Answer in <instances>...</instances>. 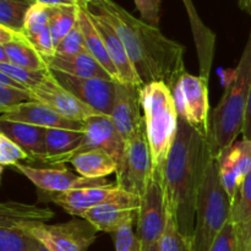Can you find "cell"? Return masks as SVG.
Instances as JSON below:
<instances>
[{
    "mask_svg": "<svg viewBox=\"0 0 251 251\" xmlns=\"http://www.w3.org/2000/svg\"><path fill=\"white\" fill-rule=\"evenodd\" d=\"M83 51H87L85 38H83V33L81 31L80 25H78V22H76L74 28L56 46L55 55H76V54L83 53Z\"/></svg>",
    "mask_w": 251,
    "mask_h": 251,
    "instance_id": "obj_35",
    "label": "cell"
},
{
    "mask_svg": "<svg viewBox=\"0 0 251 251\" xmlns=\"http://www.w3.org/2000/svg\"><path fill=\"white\" fill-rule=\"evenodd\" d=\"M172 93L179 119L208 137L211 117L208 81L185 71L172 88Z\"/></svg>",
    "mask_w": 251,
    "mask_h": 251,
    "instance_id": "obj_7",
    "label": "cell"
},
{
    "mask_svg": "<svg viewBox=\"0 0 251 251\" xmlns=\"http://www.w3.org/2000/svg\"><path fill=\"white\" fill-rule=\"evenodd\" d=\"M75 1H76V5H77V6L87 7V6H90L93 1H96V0H75Z\"/></svg>",
    "mask_w": 251,
    "mask_h": 251,
    "instance_id": "obj_45",
    "label": "cell"
},
{
    "mask_svg": "<svg viewBox=\"0 0 251 251\" xmlns=\"http://www.w3.org/2000/svg\"><path fill=\"white\" fill-rule=\"evenodd\" d=\"M240 9L251 15V0H239Z\"/></svg>",
    "mask_w": 251,
    "mask_h": 251,
    "instance_id": "obj_44",
    "label": "cell"
},
{
    "mask_svg": "<svg viewBox=\"0 0 251 251\" xmlns=\"http://www.w3.org/2000/svg\"><path fill=\"white\" fill-rule=\"evenodd\" d=\"M36 0H0V26L24 32L25 21Z\"/></svg>",
    "mask_w": 251,
    "mask_h": 251,
    "instance_id": "obj_28",
    "label": "cell"
},
{
    "mask_svg": "<svg viewBox=\"0 0 251 251\" xmlns=\"http://www.w3.org/2000/svg\"><path fill=\"white\" fill-rule=\"evenodd\" d=\"M83 139L82 130L70 129H47L46 147L47 158L44 163L48 164L53 159L75 151Z\"/></svg>",
    "mask_w": 251,
    "mask_h": 251,
    "instance_id": "obj_27",
    "label": "cell"
},
{
    "mask_svg": "<svg viewBox=\"0 0 251 251\" xmlns=\"http://www.w3.org/2000/svg\"><path fill=\"white\" fill-rule=\"evenodd\" d=\"M90 15L92 17L93 24L97 27L100 36H102L108 54H109L110 59H112L113 64L117 69L119 82L125 83V85L142 87L144 82L141 81L140 76L137 75L131 60H130L126 48H125L124 43H123L122 38L117 33V31L113 28V26L108 22L104 15H102L100 12L92 11L90 9Z\"/></svg>",
    "mask_w": 251,
    "mask_h": 251,
    "instance_id": "obj_18",
    "label": "cell"
},
{
    "mask_svg": "<svg viewBox=\"0 0 251 251\" xmlns=\"http://www.w3.org/2000/svg\"><path fill=\"white\" fill-rule=\"evenodd\" d=\"M77 22L81 27V31L83 33V38H85L86 49L88 53L108 71L110 76L114 78L115 81L119 82V76H118V71L115 69L114 64H113L112 59H110L109 54H108L107 48L104 46L102 36L98 32L97 27L95 26L92 21V17L90 15V7H82L78 6V14H77Z\"/></svg>",
    "mask_w": 251,
    "mask_h": 251,
    "instance_id": "obj_24",
    "label": "cell"
},
{
    "mask_svg": "<svg viewBox=\"0 0 251 251\" xmlns=\"http://www.w3.org/2000/svg\"><path fill=\"white\" fill-rule=\"evenodd\" d=\"M98 230L83 218L56 225H42L31 230L34 239L50 251H87L97 239Z\"/></svg>",
    "mask_w": 251,
    "mask_h": 251,
    "instance_id": "obj_11",
    "label": "cell"
},
{
    "mask_svg": "<svg viewBox=\"0 0 251 251\" xmlns=\"http://www.w3.org/2000/svg\"><path fill=\"white\" fill-rule=\"evenodd\" d=\"M34 100L41 102L66 119L83 123L88 118L102 115L90 105L81 102L55 78L49 69L47 77L29 90Z\"/></svg>",
    "mask_w": 251,
    "mask_h": 251,
    "instance_id": "obj_14",
    "label": "cell"
},
{
    "mask_svg": "<svg viewBox=\"0 0 251 251\" xmlns=\"http://www.w3.org/2000/svg\"><path fill=\"white\" fill-rule=\"evenodd\" d=\"M48 71L49 69H46V70H31V69L12 65L10 63H0V73L6 74L7 76L19 81L27 90H31L32 87L41 83L47 77Z\"/></svg>",
    "mask_w": 251,
    "mask_h": 251,
    "instance_id": "obj_33",
    "label": "cell"
},
{
    "mask_svg": "<svg viewBox=\"0 0 251 251\" xmlns=\"http://www.w3.org/2000/svg\"><path fill=\"white\" fill-rule=\"evenodd\" d=\"M243 139L249 140L251 141V88L249 93V98H248L247 110H245V119H244V126H243Z\"/></svg>",
    "mask_w": 251,
    "mask_h": 251,
    "instance_id": "obj_40",
    "label": "cell"
},
{
    "mask_svg": "<svg viewBox=\"0 0 251 251\" xmlns=\"http://www.w3.org/2000/svg\"><path fill=\"white\" fill-rule=\"evenodd\" d=\"M159 251H193L191 238L181 234L169 211L166 228L159 240Z\"/></svg>",
    "mask_w": 251,
    "mask_h": 251,
    "instance_id": "obj_31",
    "label": "cell"
},
{
    "mask_svg": "<svg viewBox=\"0 0 251 251\" xmlns=\"http://www.w3.org/2000/svg\"><path fill=\"white\" fill-rule=\"evenodd\" d=\"M181 1H183L186 14L189 16V21H190L194 43H195L196 54H198L199 73H200L199 75L208 81L216 53L217 37L210 27L203 24L193 0H181Z\"/></svg>",
    "mask_w": 251,
    "mask_h": 251,
    "instance_id": "obj_21",
    "label": "cell"
},
{
    "mask_svg": "<svg viewBox=\"0 0 251 251\" xmlns=\"http://www.w3.org/2000/svg\"><path fill=\"white\" fill-rule=\"evenodd\" d=\"M213 158L208 137L179 119L178 135L167 159L163 183L167 208L186 238H193L196 200Z\"/></svg>",
    "mask_w": 251,
    "mask_h": 251,
    "instance_id": "obj_2",
    "label": "cell"
},
{
    "mask_svg": "<svg viewBox=\"0 0 251 251\" xmlns=\"http://www.w3.org/2000/svg\"><path fill=\"white\" fill-rule=\"evenodd\" d=\"M16 31H12V29L7 28V27L0 26V44H6L14 38Z\"/></svg>",
    "mask_w": 251,
    "mask_h": 251,
    "instance_id": "obj_42",
    "label": "cell"
},
{
    "mask_svg": "<svg viewBox=\"0 0 251 251\" xmlns=\"http://www.w3.org/2000/svg\"><path fill=\"white\" fill-rule=\"evenodd\" d=\"M208 251H240L237 227L230 221L213 240Z\"/></svg>",
    "mask_w": 251,
    "mask_h": 251,
    "instance_id": "obj_37",
    "label": "cell"
},
{
    "mask_svg": "<svg viewBox=\"0 0 251 251\" xmlns=\"http://www.w3.org/2000/svg\"><path fill=\"white\" fill-rule=\"evenodd\" d=\"M141 88L118 82L110 119L125 144L145 127L141 108Z\"/></svg>",
    "mask_w": 251,
    "mask_h": 251,
    "instance_id": "obj_16",
    "label": "cell"
},
{
    "mask_svg": "<svg viewBox=\"0 0 251 251\" xmlns=\"http://www.w3.org/2000/svg\"><path fill=\"white\" fill-rule=\"evenodd\" d=\"M142 251H159V243H158V244L153 245V247L149 248V249H146V250H142Z\"/></svg>",
    "mask_w": 251,
    "mask_h": 251,
    "instance_id": "obj_46",
    "label": "cell"
},
{
    "mask_svg": "<svg viewBox=\"0 0 251 251\" xmlns=\"http://www.w3.org/2000/svg\"><path fill=\"white\" fill-rule=\"evenodd\" d=\"M14 169L26 176L38 189L39 193H65L81 188L112 185L107 178L88 179L81 176L80 174L74 173L64 166L38 168L29 164L17 163Z\"/></svg>",
    "mask_w": 251,
    "mask_h": 251,
    "instance_id": "obj_13",
    "label": "cell"
},
{
    "mask_svg": "<svg viewBox=\"0 0 251 251\" xmlns=\"http://www.w3.org/2000/svg\"><path fill=\"white\" fill-rule=\"evenodd\" d=\"M36 1L39 2V4L48 5V6H59V5L73 4V2H70L69 0H36Z\"/></svg>",
    "mask_w": 251,
    "mask_h": 251,
    "instance_id": "obj_43",
    "label": "cell"
},
{
    "mask_svg": "<svg viewBox=\"0 0 251 251\" xmlns=\"http://www.w3.org/2000/svg\"><path fill=\"white\" fill-rule=\"evenodd\" d=\"M78 6L74 4L59 5L53 6L51 9L50 21H49V28H50L51 36H53L55 48L61 39L74 28L77 22Z\"/></svg>",
    "mask_w": 251,
    "mask_h": 251,
    "instance_id": "obj_29",
    "label": "cell"
},
{
    "mask_svg": "<svg viewBox=\"0 0 251 251\" xmlns=\"http://www.w3.org/2000/svg\"><path fill=\"white\" fill-rule=\"evenodd\" d=\"M0 86H7V87H15V88H21V90H27L24 85L16 81L15 78L10 77L6 74L0 73Z\"/></svg>",
    "mask_w": 251,
    "mask_h": 251,
    "instance_id": "obj_41",
    "label": "cell"
},
{
    "mask_svg": "<svg viewBox=\"0 0 251 251\" xmlns=\"http://www.w3.org/2000/svg\"><path fill=\"white\" fill-rule=\"evenodd\" d=\"M0 119L25 123V124L41 126L44 129H70L83 131V123L66 119L47 107L46 104L37 100L24 103L1 113Z\"/></svg>",
    "mask_w": 251,
    "mask_h": 251,
    "instance_id": "obj_19",
    "label": "cell"
},
{
    "mask_svg": "<svg viewBox=\"0 0 251 251\" xmlns=\"http://www.w3.org/2000/svg\"><path fill=\"white\" fill-rule=\"evenodd\" d=\"M103 150L112 154L118 162L117 178L123 174L125 166V141L115 129L110 117L95 115L83 122V139L77 149L71 153L49 162V166H63L82 152Z\"/></svg>",
    "mask_w": 251,
    "mask_h": 251,
    "instance_id": "obj_9",
    "label": "cell"
},
{
    "mask_svg": "<svg viewBox=\"0 0 251 251\" xmlns=\"http://www.w3.org/2000/svg\"><path fill=\"white\" fill-rule=\"evenodd\" d=\"M48 68L51 71L82 78H105L114 80L108 71L88 51L76 55H54L48 59ZM115 81V80H114Z\"/></svg>",
    "mask_w": 251,
    "mask_h": 251,
    "instance_id": "obj_23",
    "label": "cell"
},
{
    "mask_svg": "<svg viewBox=\"0 0 251 251\" xmlns=\"http://www.w3.org/2000/svg\"><path fill=\"white\" fill-rule=\"evenodd\" d=\"M140 12V19L149 25L158 27L161 21V0H134Z\"/></svg>",
    "mask_w": 251,
    "mask_h": 251,
    "instance_id": "obj_39",
    "label": "cell"
},
{
    "mask_svg": "<svg viewBox=\"0 0 251 251\" xmlns=\"http://www.w3.org/2000/svg\"><path fill=\"white\" fill-rule=\"evenodd\" d=\"M51 9H53V6L39 4V2H36L29 9L24 27V33L26 34L27 38H33V37L42 33L44 29L48 28L51 16Z\"/></svg>",
    "mask_w": 251,
    "mask_h": 251,
    "instance_id": "obj_32",
    "label": "cell"
},
{
    "mask_svg": "<svg viewBox=\"0 0 251 251\" xmlns=\"http://www.w3.org/2000/svg\"><path fill=\"white\" fill-rule=\"evenodd\" d=\"M140 201L136 202H110L86 211L83 220L90 222L98 232L115 233L123 227L135 225L139 217Z\"/></svg>",
    "mask_w": 251,
    "mask_h": 251,
    "instance_id": "obj_20",
    "label": "cell"
},
{
    "mask_svg": "<svg viewBox=\"0 0 251 251\" xmlns=\"http://www.w3.org/2000/svg\"><path fill=\"white\" fill-rule=\"evenodd\" d=\"M69 1L73 2V4H75V5H76V1H75V0H69Z\"/></svg>",
    "mask_w": 251,
    "mask_h": 251,
    "instance_id": "obj_47",
    "label": "cell"
},
{
    "mask_svg": "<svg viewBox=\"0 0 251 251\" xmlns=\"http://www.w3.org/2000/svg\"><path fill=\"white\" fill-rule=\"evenodd\" d=\"M152 169V156L144 127L125 144V166L122 176L117 178V185L141 198Z\"/></svg>",
    "mask_w": 251,
    "mask_h": 251,
    "instance_id": "obj_12",
    "label": "cell"
},
{
    "mask_svg": "<svg viewBox=\"0 0 251 251\" xmlns=\"http://www.w3.org/2000/svg\"><path fill=\"white\" fill-rule=\"evenodd\" d=\"M216 159L221 180L233 203L240 186L251 172V141L242 139L233 142L223 149Z\"/></svg>",
    "mask_w": 251,
    "mask_h": 251,
    "instance_id": "obj_17",
    "label": "cell"
},
{
    "mask_svg": "<svg viewBox=\"0 0 251 251\" xmlns=\"http://www.w3.org/2000/svg\"><path fill=\"white\" fill-rule=\"evenodd\" d=\"M63 208L69 215L81 218L86 211L110 202H136L140 198L119 185L91 186L65 193H41V198Z\"/></svg>",
    "mask_w": 251,
    "mask_h": 251,
    "instance_id": "obj_10",
    "label": "cell"
},
{
    "mask_svg": "<svg viewBox=\"0 0 251 251\" xmlns=\"http://www.w3.org/2000/svg\"><path fill=\"white\" fill-rule=\"evenodd\" d=\"M230 222L238 230L251 228V172L245 178L233 201Z\"/></svg>",
    "mask_w": 251,
    "mask_h": 251,
    "instance_id": "obj_30",
    "label": "cell"
},
{
    "mask_svg": "<svg viewBox=\"0 0 251 251\" xmlns=\"http://www.w3.org/2000/svg\"><path fill=\"white\" fill-rule=\"evenodd\" d=\"M4 47L7 54V63L20 68L31 69V70H46L48 68L47 59L39 53L36 47L31 43L24 32H16L14 38Z\"/></svg>",
    "mask_w": 251,
    "mask_h": 251,
    "instance_id": "obj_26",
    "label": "cell"
},
{
    "mask_svg": "<svg viewBox=\"0 0 251 251\" xmlns=\"http://www.w3.org/2000/svg\"><path fill=\"white\" fill-rule=\"evenodd\" d=\"M0 132L21 146L31 156L32 161L46 162L47 129L25 123L0 119Z\"/></svg>",
    "mask_w": 251,
    "mask_h": 251,
    "instance_id": "obj_22",
    "label": "cell"
},
{
    "mask_svg": "<svg viewBox=\"0 0 251 251\" xmlns=\"http://www.w3.org/2000/svg\"><path fill=\"white\" fill-rule=\"evenodd\" d=\"M232 200L223 186L217 159L206 172L196 200L195 230L191 238L193 251H208L213 240L230 221Z\"/></svg>",
    "mask_w": 251,
    "mask_h": 251,
    "instance_id": "obj_5",
    "label": "cell"
},
{
    "mask_svg": "<svg viewBox=\"0 0 251 251\" xmlns=\"http://www.w3.org/2000/svg\"><path fill=\"white\" fill-rule=\"evenodd\" d=\"M113 239L115 251H142L136 232H134V225L125 226L113 233Z\"/></svg>",
    "mask_w": 251,
    "mask_h": 251,
    "instance_id": "obj_38",
    "label": "cell"
},
{
    "mask_svg": "<svg viewBox=\"0 0 251 251\" xmlns=\"http://www.w3.org/2000/svg\"><path fill=\"white\" fill-rule=\"evenodd\" d=\"M56 80L81 102L100 114L110 117L117 96L118 81L105 78H82L51 71Z\"/></svg>",
    "mask_w": 251,
    "mask_h": 251,
    "instance_id": "obj_15",
    "label": "cell"
},
{
    "mask_svg": "<svg viewBox=\"0 0 251 251\" xmlns=\"http://www.w3.org/2000/svg\"><path fill=\"white\" fill-rule=\"evenodd\" d=\"M249 251H251V245H250V249H249Z\"/></svg>",
    "mask_w": 251,
    "mask_h": 251,
    "instance_id": "obj_48",
    "label": "cell"
},
{
    "mask_svg": "<svg viewBox=\"0 0 251 251\" xmlns=\"http://www.w3.org/2000/svg\"><path fill=\"white\" fill-rule=\"evenodd\" d=\"M164 176L152 169L147 188L140 198V212L136 221V235L141 249L146 250L158 244L168 220Z\"/></svg>",
    "mask_w": 251,
    "mask_h": 251,
    "instance_id": "obj_8",
    "label": "cell"
},
{
    "mask_svg": "<svg viewBox=\"0 0 251 251\" xmlns=\"http://www.w3.org/2000/svg\"><path fill=\"white\" fill-rule=\"evenodd\" d=\"M69 163L73 164L76 173L88 179H104L118 172V162L112 154L103 150L82 152Z\"/></svg>",
    "mask_w": 251,
    "mask_h": 251,
    "instance_id": "obj_25",
    "label": "cell"
},
{
    "mask_svg": "<svg viewBox=\"0 0 251 251\" xmlns=\"http://www.w3.org/2000/svg\"><path fill=\"white\" fill-rule=\"evenodd\" d=\"M251 88V29L229 85L210 117L208 142L213 157L237 141L244 126Z\"/></svg>",
    "mask_w": 251,
    "mask_h": 251,
    "instance_id": "obj_3",
    "label": "cell"
},
{
    "mask_svg": "<svg viewBox=\"0 0 251 251\" xmlns=\"http://www.w3.org/2000/svg\"><path fill=\"white\" fill-rule=\"evenodd\" d=\"M32 100H34V98L32 97L29 90L0 86V112L1 113Z\"/></svg>",
    "mask_w": 251,
    "mask_h": 251,
    "instance_id": "obj_36",
    "label": "cell"
},
{
    "mask_svg": "<svg viewBox=\"0 0 251 251\" xmlns=\"http://www.w3.org/2000/svg\"><path fill=\"white\" fill-rule=\"evenodd\" d=\"M54 212L47 206L9 200L0 205V251H36L31 230L47 225Z\"/></svg>",
    "mask_w": 251,
    "mask_h": 251,
    "instance_id": "obj_6",
    "label": "cell"
},
{
    "mask_svg": "<svg viewBox=\"0 0 251 251\" xmlns=\"http://www.w3.org/2000/svg\"><path fill=\"white\" fill-rule=\"evenodd\" d=\"M90 6L104 15L122 38L144 85L164 82L173 88L186 71L185 47L162 33L159 27L137 19L114 0H96Z\"/></svg>",
    "mask_w": 251,
    "mask_h": 251,
    "instance_id": "obj_1",
    "label": "cell"
},
{
    "mask_svg": "<svg viewBox=\"0 0 251 251\" xmlns=\"http://www.w3.org/2000/svg\"><path fill=\"white\" fill-rule=\"evenodd\" d=\"M145 130L153 171L164 176L167 159L176 140L179 115L172 90L164 82H151L141 88Z\"/></svg>",
    "mask_w": 251,
    "mask_h": 251,
    "instance_id": "obj_4",
    "label": "cell"
},
{
    "mask_svg": "<svg viewBox=\"0 0 251 251\" xmlns=\"http://www.w3.org/2000/svg\"><path fill=\"white\" fill-rule=\"evenodd\" d=\"M31 156L21 146L0 132V166L14 168L21 161H31Z\"/></svg>",
    "mask_w": 251,
    "mask_h": 251,
    "instance_id": "obj_34",
    "label": "cell"
}]
</instances>
